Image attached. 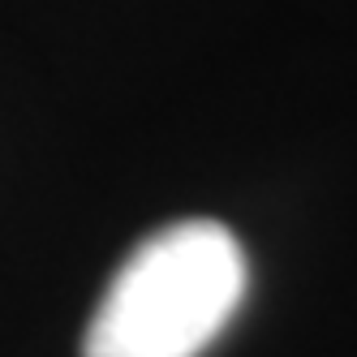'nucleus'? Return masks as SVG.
Here are the masks:
<instances>
[{"label":"nucleus","mask_w":357,"mask_h":357,"mask_svg":"<svg viewBox=\"0 0 357 357\" xmlns=\"http://www.w3.org/2000/svg\"><path fill=\"white\" fill-rule=\"evenodd\" d=\"M245 250L215 220L151 233L121 263L82 336V357H198L245 297Z\"/></svg>","instance_id":"nucleus-1"}]
</instances>
